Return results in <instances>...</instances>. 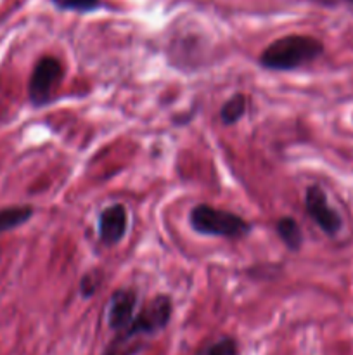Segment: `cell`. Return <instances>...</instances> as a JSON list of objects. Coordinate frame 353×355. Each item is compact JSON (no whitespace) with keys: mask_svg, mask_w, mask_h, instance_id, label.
I'll list each match as a JSON object with an SVG mask.
<instances>
[{"mask_svg":"<svg viewBox=\"0 0 353 355\" xmlns=\"http://www.w3.org/2000/svg\"><path fill=\"white\" fill-rule=\"evenodd\" d=\"M137 293L134 290H118L107 305V324L114 331H123L135 318Z\"/></svg>","mask_w":353,"mask_h":355,"instance_id":"cell-6","label":"cell"},{"mask_svg":"<svg viewBox=\"0 0 353 355\" xmlns=\"http://www.w3.org/2000/svg\"><path fill=\"white\" fill-rule=\"evenodd\" d=\"M189 222L192 229L204 236H220V238H242L249 232L251 225L232 211L218 210L210 205H197L190 210Z\"/></svg>","mask_w":353,"mask_h":355,"instance_id":"cell-3","label":"cell"},{"mask_svg":"<svg viewBox=\"0 0 353 355\" xmlns=\"http://www.w3.org/2000/svg\"><path fill=\"white\" fill-rule=\"evenodd\" d=\"M99 279H100L99 274H93V272H89L83 276L82 283H80V291H82L83 297H92V295L96 293L100 283Z\"/></svg>","mask_w":353,"mask_h":355,"instance_id":"cell-13","label":"cell"},{"mask_svg":"<svg viewBox=\"0 0 353 355\" xmlns=\"http://www.w3.org/2000/svg\"><path fill=\"white\" fill-rule=\"evenodd\" d=\"M172 300L166 295L152 298L138 314H135L134 321L120 331V335L113 340L106 349L104 355H135L144 349L142 340L147 336L158 335L166 328L172 318Z\"/></svg>","mask_w":353,"mask_h":355,"instance_id":"cell-1","label":"cell"},{"mask_svg":"<svg viewBox=\"0 0 353 355\" xmlns=\"http://www.w3.org/2000/svg\"><path fill=\"white\" fill-rule=\"evenodd\" d=\"M62 78V64L59 59L52 55H45L35 64L33 73L30 78V101L37 107L44 106L52 99V94L57 89L59 82Z\"/></svg>","mask_w":353,"mask_h":355,"instance_id":"cell-4","label":"cell"},{"mask_svg":"<svg viewBox=\"0 0 353 355\" xmlns=\"http://www.w3.org/2000/svg\"><path fill=\"white\" fill-rule=\"evenodd\" d=\"M52 3L57 9L73 12H92L100 7V0H52Z\"/></svg>","mask_w":353,"mask_h":355,"instance_id":"cell-12","label":"cell"},{"mask_svg":"<svg viewBox=\"0 0 353 355\" xmlns=\"http://www.w3.org/2000/svg\"><path fill=\"white\" fill-rule=\"evenodd\" d=\"M324 52L320 40L308 35H287L277 38L260 55V64L273 71H291L315 61Z\"/></svg>","mask_w":353,"mask_h":355,"instance_id":"cell-2","label":"cell"},{"mask_svg":"<svg viewBox=\"0 0 353 355\" xmlns=\"http://www.w3.org/2000/svg\"><path fill=\"white\" fill-rule=\"evenodd\" d=\"M128 225V214L123 205L107 207L99 215V238L106 246H114L123 239Z\"/></svg>","mask_w":353,"mask_h":355,"instance_id":"cell-7","label":"cell"},{"mask_svg":"<svg viewBox=\"0 0 353 355\" xmlns=\"http://www.w3.org/2000/svg\"><path fill=\"white\" fill-rule=\"evenodd\" d=\"M33 215L31 207H10L0 210V232L10 231L14 227H19L24 222H28Z\"/></svg>","mask_w":353,"mask_h":355,"instance_id":"cell-9","label":"cell"},{"mask_svg":"<svg viewBox=\"0 0 353 355\" xmlns=\"http://www.w3.org/2000/svg\"><path fill=\"white\" fill-rule=\"evenodd\" d=\"M320 2H324V3H336V2H348V3H353V0H320Z\"/></svg>","mask_w":353,"mask_h":355,"instance_id":"cell-14","label":"cell"},{"mask_svg":"<svg viewBox=\"0 0 353 355\" xmlns=\"http://www.w3.org/2000/svg\"><path fill=\"white\" fill-rule=\"evenodd\" d=\"M196 355H237V342L234 338L225 336V338L217 340V342L201 349Z\"/></svg>","mask_w":353,"mask_h":355,"instance_id":"cell-11","label":"cell"},{"mask_svg":"<svg viewBox=\"0 0 353 355\" xmlns=\"http://www.w3.org/2000/svg\"><path fill=\"white\" fill-rule=\"evenodd\" d=\"M275 229L279 238L282 239V243L291 252H298L301 248V245H303V234H301L300 225H298V222L293 217H282L280 220H277Z\"/></svg>","mask_w":353,"mask_h":355,"instance_id":"cell-8","label":"cell"},{"mask_svg":"<svg viewBox=\"0 0 353 355\" xmlns=\"http://www.w3.org/2000/svg\"><path fill=\"white\" fill-rule=\"evenodd\" d=\"M305 208L311 220L327 236H336L343 227V220L338 211L329 205L327 196L322 187L310 186L305 194Z\"/></svg>","mask_w":353,"mask_h":355,"instance_id":"cell-5","label":"cell"},{"mask_svg":"<svg viewBox=\"0 0 353 355\" xmlns=\"http://www.w3.org/2000/svg\"><path fill=\"white\" fill-rule=\"evenodd\" d=\"M246 113V96L244 94H235L220 110V120L225 125L235 123L242 114Z\"/></svg>","mask_w":353,"mask_h":355,"instance_id":"cell-10","label":"cell"}]
</instances>
